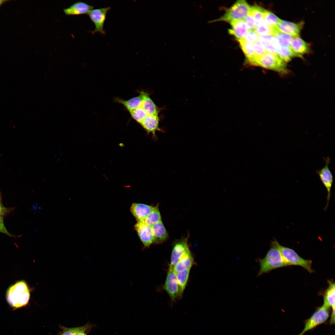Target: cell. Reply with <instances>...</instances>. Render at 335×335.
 Masks as SVG:
<instances>
[{
    "label": "cell",
    "instance_id": "1",
    "mask_svg": "<svg viewBox=\"0 0 335 335\" xmlns=\"http://www.w3.org/2000/svg\"><path fill=\"white\" fill-rule=\"evenodd\" d=\"M277 241L274 240L270 244V248L263 258H258L259 265L257 276L268 273L273 270L288 266L277 246Z\"/></svg>",
    "mask_w": 335,
    "mask_h": 335
},
{
    "label": "cell",
    "instance_id": "2",
    "mask_svg": "<svg viewBox=\"0 0 335 335\" xmlns=\"http://www.w3.org/2000/svg\"><path fill=\"white\" fill-rule=\"evenodd\" d=\"M30 297V290L27 283L24 281H18L10 286L6 293L8 302L15 308L26 305Z\"/></svg>",
    "mask_w": 335,
    "mask_h": 335
},
{
    "label": "cell",
    "instance_id": "3",
    "mask_svg": "<svg viewBox=\"0 0 335 335\" xmlns=\"http://www.w3.org/2000/svg\"><path fill=\"white\" fill-rule=\"evenodd\" d=\"M251 65L271 70L282 74L288 72L285 62L277 54L267 51L255 59Z\"/></svg>",
    "mask_w": 335,
    "mask_h": 335
},
{
    "label": "cell",
    "instance_id": "4",
    "mask_svg": "<svg viewBox=\"0 0 335 335\" xmlns=\"http://www.w3.org/2000/svg\"><path fill=\"white\" fill-rule=\"evenodd\" d=\"M250 6L244 0H238L226 11L220 18L210 22L224 21L229 23L236 20H243L249 14Z\"/></svg>",
    "mask_w": 335,
    "mask_h": 335
},
{
    "label": "cell",
    "instance_id": "5",
    "mask_svg": "<svg viewBox=\"0 0 335 335\" xmlns=\"http://www.w3.org/2000/svg\"><path fill=\"white\" fill-rule=\"evenodd\" d=\"M277 246L287 266H302L310 273L313 272L311 260L305 259L300 256L293 249L280 245L277 241Z\"/></svg>",
    "mask_w": 335,
    "mask_h": 335
},
{
    "label": "cell",
    "instance_id": "6",
    "mask_svg": "<svg viewBox=\"0 0 335 335\" xmlns=\"http://www.w3.org/2000/svg\"><path fill=\"white\" fill-rule=\"evenodd\" d=\"M329 308L323 305L306 320L302 331L298 335H304L307 331L325 322L329 315Z\"/></svg>",
    "mask_w": 335,
    "mask_h": 335
},
{
    "label": "cell",
    "instance_id": "7",
    "mask_svg": "<svg viewBox=\"0 0 335 335\" xmlns=\"http://www.w3.org/2000/svg\"><path fill=\"white\" fill-rule=\"evenodd\" d=\"M110 8V7H108L92 9L87 14L95 26L94 30L91 31L92 34L99 32L102 35L105 34L104 25L107 13Z\"/></svg>",
    "mask_w": 335,
    "mask_h": 335
},
{
    "label": "cell",
    "instance_id": "8",
    "mask_svg": "<svg viewBox=\"0 0 335 335\" xmlns=\"http://www.w3.org/2000/svg\"><path fill=\"white\" fill-rule=\"evenodd\" d=\"M189 234L175 240L173 243L169 267L174 268L181 257L190 250L188 244Z\"/></svg>",
    "mask_w": 335,
    "mask_h": 335
},
{
    "label": "cell",
    "instance_id": "9",
    "mask_svg": "<svg viewBox=\"0 0 335 335\" xmlns=\"http://www.w3.org/2000/svg\"><path fill=\"white\" fill-rule=\"evenodd\" d=\"M325 165L320 169L316 170L317 174L319 176L320 180L326 187L327 192V203L326 208L327 207L331 195V189L333 183V178L332 174L328 167L330 159L329 157L324 158Z\"/></svg>",
    "mask_w": 335,
    "mask_h": 335
},
{
    "label": "cell",
    "instance_id": "10",
    "mask_svg": "<svg viewBox=\"0 0 335 335\" xmlns=\"http://www.w3.org/2000/svg\"><path fill=\"white\" fill-rule=\"evenodd\" d=\"M163 288L168 294L172 301L174 302L177 297L178 287L176 274L173 268L169 267Z\"/></svg>",
    "mask_w": 335,
    "mask_h": 335
},
{
    "label": "cell",
    "instance_id": "11",
    "mask_svg": "<svg viewBox=\"0 0 335 335\" xmlns=\"http://www.w3.org/2000/svg\"><path fill=\"white\" fill-rule=\"evenodd\" d=\"M134 227L145 248H149L153 242L151 226L139 222L135 224Z\"/></svg>",
    "mask_w": 335,
    "mask_h": 335
},
{
    "label": "cell",
    "instance_id": "12",
    "mask_svg": "<svg viewBox=\"0 0 335 335\" xmlns=\"http://www.w3.org/2000/svg\"><path fill=\"white\" fill-rule=\"evenodd\" d=\"M303 22L294 23L289 21L280 20L276 27L280 32L295 37H299L302 29Z\"/></svg>",
    "mask_w": 335,
    "mask_h": 335
},
{
    "label": "cell",
    "instance_id": "13",
    "mask_svg": "<svg viewBox=\"0 0 335 335\" xmlns=\"http://www.w3.org/2000/svg\"><path fill=\"white\" fill-rule=\"evenodd\" d=\"M329 285L324 294L323 304L324 306L332 309L330 323L333 324L335 323V283L329 281Z\"/></svg>",
    "mask_w": 335,
    "mask_h": 335
},
{
    "label": "cell",
    "instance_id": "14",
    "mask_svg": "<svg viewBox=\"0 0 335 335\" xmlns=\"http://www.w3.org/2000/svg\"><path fill=\"white\" fill-rule=\"evenodd\" d=\"M159 119L158 115L148 116L140 124L141 126L149 134L151 133L154 139H157L156 131L163 132L159 126Z\"/></svg>",
    "mask_w": 335,
    "mask_h": 335
},
{
    "label": "cell",
    "instance_id": "15",
    "mask_svg": "<svg viewBox=\"0 0 335 335\" xmlns=\"http://www.w3.org/2000/svg\"><path fill=\"white\" fill-rule=\"evenodd\" d=\"M154 206L148 205L134 203L132 204L130 211L137 222H142L151 212Z\"/></svg>",
    "mask_w": 335,
    "mask_h": 335
},
{
    "label": "cell",
    "instance_id": "16",
    "mask_svg": "<svg viewBox=\"0 0 335 335\" xmlns=\"http://www.w3.org/2000/svg\"><path fill=\"white\" fill-rule=\"evenodd\" d=\"M93 8V6L82 1H78L69 7L63 9L64 13L68 15L88 14Z\"/></svg>",
    "mask_w": 335,
    "mask_h": 335
},
{
    "label": "cell",
    "instance_id": "17",
    "mask_svg": "<svg viewBox=\"0 0 335 335\" xmlns=\"http://www.w3.org/2000/svg\"><path fill=\"white\" fill-rule=\"evenodd\" d=\"M230 23L231 28L228 29L229 33L234 36L236 40L244 39L249 30L243 20H234Z\"/></svg>",
    "mask_w": 335,
    "mask_h": 335
},
{
    "label": "cell",
    "instance_id": "18",
    "mask_svg": "<svg viewBox=\"0 0 335 335\" xmlns=\"http://www.w3.org/2000/svg\"><path fill=\"white\" fill-rule=\"evenodd\" d=\"M141 101V105L149 115L157 116L159 113V109L149 94L146 92L141 91L139 92Z\"/></svg>",
    "mask_w": 335,
    "mask_h": 335
},
{
    "label": "cell",
    "instance_id": "19",
    "mask_svg": "<svg viewBox=\"0 0 335 335\" xmlns=\"http://www.w3.org/2000/svg\"><path fill=\"white\" fill-rule=\"evenodd\" d=\"M153 235V243L160 244L168 238V234L162 221H161L151 226Z\"/></svg>",
    "mask_w": 335,
    "mask_h": 335
},
{
    "label": "cell",
    "instance_id": "20",
    "mask_svg": "<svg viewBox=\"0 0 335 335\" xmlns=\"http://www.w3.org/2000/svg\"><path fill=\"white\" fill-rule=\"evenodd\" d=\"M195 264L192 253L189 250L181 257L173 269L176 274L184 270L191 269Z\"/></svg>",
    "mask_w": 335,
    "mask_h": 335
},
{
    "label": "cell",
    "instance_id": "21",
    "mask_svg": "<svg viewBox=\"0 0 335 335\" xmlns=\"http://www.w3.org/2000/svg\"><path fill=\"white\" fill-rule=\"evenodd\" d=\"M290 48L299 57L307 53L309 51V47L307 43L299 37H293L291 43Z\"/></svg>",
    "mask_w": 335,
    "mask_h": 335
},
{
    "label": "cell",
    "instance_id": "22",
    "mask_svg": "<svg viewBox=\"0 0 335 335\" xmlns=\"http://www.w3.org/2000/svg\"><path fill=\"white\" fill-rule=\"evenodd\" d=\"M190 269H186L176 273L178 287L177 298L178 299H181L183 295L188 281Z\"/></svg>",
    "mask_w": 335,
    "mask_h": 335
},
{
    "label": "cell",
    "instance_id": "23",
    "mask_svg": "<svg viewBox=\"0 0 335 335\" xmlns=\"http://www.w3.org/2000/svg\"><path fill=\"white\" fill-rule=\"evenodd\" d=\"M259 41L267 52L277 54L279 47L273 36L270 35L260 36Z\"/></svg>",
    "mask_w": 335,
    "mask_h": 335
},
{
    "label": "cell",
    "instance_id": "24",
    "mask_svg": "<svg viewBox=\"0 0 335 335\" xmlns=\"http://www.w3.org/2000/svg\"><path fill=\"white\" fill-rule=\"evenodd\" d=\"M239 42L241 48L246 57L248 62L251 65L255 58L253 44L244 39L237 40Z\"/></svg>",
    "mask_w": 335,
    "mask_h": 335
},
{
    "label": "cell",
    "instance_id": "25",
    "mask_svg": "<svg viewBox=\"0 0 335 335\" xmlns=\"http://www.w3.org/2000/svg\"><path fill=\"white\" fill-rule=\"evenodd\" d=\"M279 47H290L293 37L276 30L273 35Z\"/></svg>",
    "mask_w": 335,
    "mask_h": 335
},
{
    "label": "cell",
    "instance_id": "26",
    "mask_svg": "<svg viewBox=\"0 0 335 335\" xmlns=\"http://www.w3.org/2000/svg\"><path fill=\"white\" fill-rule=\"evenodd\" d=\"M162 221L160 213L159 208V204L154 206V208L142 222L149 226H152L155 224Z\"/></svg>",
    "mask_w": 335,
    "mask_h": 335
},
{
    "label": "cell",
    "instance_id": "27",
    "mask_svg": "<svg viewBox=\"0 0 335 335\" xmlns=\"http://www.w3.org/2000/svg\"><path fill=\"white\" fill-rule=\"evenodd\" d=\"M265 9L257 5H255L250 6L249 14L254 18L256 26L258 25L264 21L263 16Z\"/></svg>",
    "mask_w": 335,
    "mask_h": 335
},
{
    "label": "cell",
    "instance_id": "28",
    "mask_svg": "<svg viewBox=\"0 0 335 335\" xmlns=\"http://www.w3.org/2000/svg\"><path fill=\"white\" fill-rule=\"evenodd\" d=\"M276 30V26H270L264 20L256 26L254 30L259 35H270L272 36Z\"/></svg>",
    "mask_w": 335,
    "mask_h": 335
},
{
    "label": "cell",
    "instance_id": "29",
    "mask_svg": "<svg viewBox=\"0 0 335 335\" xmlns=\"http://www.w3.org/2000/svg\"><path fill=\"white\" fill-rule=\"evenodd\" d=\"M277 54L285 63L290 61L294 57H299L290 47H279L277 51Z\"/></svg>",
    "mask_w": 335,
    "mask_h": 335
},
{
    "label": "cell",
    "instance_id": "30",
    "mask_svg": "<svg viewBox=\"0 0 335 335\" xmlns=\"http://www.w3.org/2000/svg\"><path fill=\"white\" fill-rule=\"evenodd\" d=\"M264 20L269 25L276 26L280 19L271 12L265 10L263 16Z\"/></svg>",
    "mask_w": 335,
    "mask_h": 335
},
{
    "label": "cell",
    "instance_id": "31",
    "mask_svg": "<svg viewBox=\"0 0 335 335\" xmlns=\"http://www.w3.org/2000/svg\"><path fill=\"white\" fill-rule=\"evenodd\" d=\"M253 44L255 55L254 60L255 59L262 56L267 51L263 45L259 41Z\"/></svg>",
    "mask_w": 335,
    "mask_h": 335
},
{
    "label": "cell",
    "instance_id": "32",
    "mask_svg": "<svg viewBox=\"0 0 335 335\" xmlns=\"http://www.w3.org/2000/svg\"><path fill=\"white\" fill-rule=\"evenodd\" d=\"M260 35L254 30H249L244 38L248 42L253 44L259 41Z\"/></svg>",
    "mask_w": 335,
    "mask_h": 335
},
{
    "label": "cell",
    "instance_id": "33",
    "mask_svg": "<svg viewBox=\"0 0 335 335\" xmlns=\"http://www.w3.org/2000/svg\"><path fill=\"white\" fill-rule=\"evenodd\" d=\"M246 26L249 30H254L256 27L255 20L253 17L248 14L244 19Z\"/></svg>",
    "mask_w": 335,
    "mask_h": 335
},
{
    "label": "cell",
    "instance_id": "34",
    "mask_svg": "<svg viewBox=\"0 0 335 335\" xmlns=\"http://www.w3.org/2000/svg\"><path fill=\"white\" fill-rule=\"evenodd\" d=\"M62 331L60 335H76L79 327L76 328H66L61 326Z\"/></svg>",
    "mask_w": 335,
    "mask_h": 335
},
{
    "label": "cell",
    "instance_id": "35",
    "mask_svg": "<svg viewBox=\"0 0 335 335\" xmlns=\"http://www.w3.org/2000/svg\"><path fill=\"white\" fill-rule=\"evenodd\" d=\"M92 328V325L90 324H86L84 326L79 327L76 335H87L88 333Z\"/></svg>",
    "mask_w": 335,
    "mask_h": 335
},
{
    "label": "cell",
    "instance_id": "36",
    "mask_svg": "<svg viewBox=\"0 0 335 335\" xmlns=\"http://www.w3.org/2000/svg\"><path fill=\"white\" fill-rule=\"evenodd\" d=\"M0 232L5 234L9 236H13L7 229L4 224L2 216H0Z\"/></svg>",
    "mask_w": 335,
    "mask_h": 335
},
{
    "label": "cell",
    "instance_id": "37",
    "mask_svg": "<svg viewBox=\"0 0 335 335\" xmlns=\"http://www.w3.org/2000/svg\"><path fill=\"white\" fill-rule=\"evenodd\" d=\"M8 212L7 208L3 205L0 194V216H2Z\"/></svg>",
    "mask_w": 335,
    "mask_h": 335
},
{
    "label": "cell",
    "instance_id": "38",
    "mask_svg": "<svg viewBox=\"0 0 335 335\" xmlns=\"http://www.w3.org/2000/svg\"><path fill=\"white\" fill-rule=\"evenodd\" d=\"M7 1L0 0V6L4 2Z\"/></svg>",
    "mask_w": 335,
    "mask_h": 335
}]
</instances>
